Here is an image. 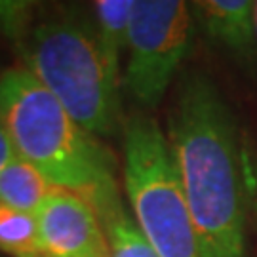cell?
<instances>
[{
    "instance_id": "cell-8",
    "label": "cell",
    "mask_w": 257,
    "mask_h": 257,
    "mask_svg": "<svg viewBox=\"0 0 257 257\" xmlns=\"http://www.w3.org/2000/svg\"><path fill=\"white\" fill-rule=\"evenodd\" d=\"M105 229L109 257H158L120 196L118 183L105 187L90 198Z\"/></svg>"
},
{
    "instance_id": "cell-9",
    "label": "cell",
    "mask_w": 257,
    "mask_h": 257,
    "mask_svg": "<svg viewBox=\"0 0 257 257\" xmlns=\"http://www.w3.org/2000/svg\"><path fill=\"white\" fill-rule=\"evenodd\" d=\"M52 191L54 185L18 155L0 172V204L6 208L35 215Z\"/></svg>"
},
{
    "instance_id": "cell-6",
    "label": "cell",
    "mask_w": 257,
    "mask_h": 257,
    "mask_svg": "<svg viewBox=\"0 0 257 257\" xmlns=\"http://www.w3.org/2000/svg\"><path fill=\"white\" fill-rule=\"evenodd\" d=\"M35 217L46 257H109L99 213L84 194L54 187Z\"/></svg>"
},
{
    "instance_id": "cell-7",
    "label": "cell",
    "mask_w": 257,
    "mask_h": 257,
    "mask_svg": "<svg viewBox=\"0 0 257 257\" xmlns=\"http://www.w3.org/2000/svg\"><path fill=\"white\" fill-rule=\"evenodd\" d=\"M194 23L215 44L242 63H251L257 54V33L251 0H200L191 4Z\"/></svg>"
},
{
    "instance_id": "cell-4",
    "label": "cell",
    "mask_w": 257,
    "mask_h": 257,
    "mask_svg": "<svg viewBox=\"0 0 257 257\" xmlns=\"http://www.w3.org/2000/svg\"><path fill=\"white\" fill-rule=\"evenodd\" d=\"M122 132L124 189L143 236L158 257H202L170 143L158 122L134 114Z\"/></svg>"
},
{
    "instance_id": "cell-2",
    "label": "cell",
    "mask_w": 257,
    "mask_h": 257,
    "mask_svg": "<svg viewBox=\"0 0 257 257\" xmlns=\"http://www.w3.org/2000/svg\"><path fill=\"white\" fill-rule=\"evenodd\" d=\"M0 122L16 155L50 183L84 194L116 185L114 160L23 67L0 73Z\"/></svg>"
},
{
    "instance_id": "cell-1",
    "label": "cell",
    "mask_w": 257,
    "mask_h": 257,
    "mask_svg": "<svg viewBox=\"0 0 257 257\" xmlns=\"http://www.w3.org/2000/svg\"><path fill=\"white\" fill-rule=\"evenodd\" d=\"M168 143L202 257H248L246 156L234 112L206 73L181 76Z\"/></svg>"
},
{
    "instance_id": "cell-12",
    "label": "cell",
    "mask_w": 257,
    "mask_h": 257,
    "mask_svg": "<svg viewBox=\"0 0 257 257\" xmlns=\"http://www.w3.org/2000/svg\"><path fill=\"white\" fill-rule=\"evenodd\" d=\"M42 4L27 0H0V37L14 48L21 44L33 27Z\"/></svg>"
},
{
    "instance_id": "cell-5",
    "label": "cell",
    "mask_w": 257,
    "mask_h": 257,
    "mask_svg": "<svg viewBox=\"0 0 257 257\" xmlns=\"http://www.w3.org/2000/svg\"><path fill=\"white\" fill-rule=\"evenodd\" d=\"M191 4L181 0H136L126 42L122 86L143 109H155L193 44Z\"/></svg>"
},
{
    "instance_id": "cell-3",
    "label": "cell",
    "mask_w": 257,
    "mask_h": 257,
    "mask_svg": "<svg viewBox=\"0 0 257 257\" xmlns=\"http://www.w3.org/2000/svg\"><path fill=\"white\" fill-rule=\"evenodd\" d=\"M29 71L88 134L112 136L120 126L122 74L109 65L92 19L73 10L40 8L16 48Z\"/></svg>"
},
{
    "instance_id": "cell-13",
    "label": "cell",
    "mask_w": 257,
    "mask_h": 257,
    "mask_svg": "<svg viewBox=\"0 0 257 257\" xmlns=\"http://www.w3.org/2000/svg\"><path fill=\"white\" fill-rule=\"evenodd\" d=\"M14 155H16L14 145H12V141H10L8 134H6V130L2 126V122H0V172L14 158Z\"/></svg>"
},
{
    "instance_id": "cell-14",
    "label": "cell",
    "mask_w": 257,
    "mask_h": 257,
    "mask_svg": "<svg viewBox=\"0 0 257 257\" xmlns=\"http://www.w3.org/2000/svg\"><path fill=\"white\" fill-rule=\"evenodd\" d=\"M253 16H255V33H257V2H253Z\"/></svg>"
},
{
    "instance_id": "cell-11",
    "label": "cell",
    "mask_w": 257,
    "mask_h": 257,
    "mask_svg": "<svg viewBox=\"0 0 257 257\" xmlns=\"http://www.w3.org/2000/svg\"><path fill=\"white\" fill-rule=\"evenodd\" d=\"M0 251L12 257H46L38 236L37 217L33 213L0 204Z\"/></svg>"
},
{
    "instance_id": "cell-10",
    "label": "cell",
    "mask_w": 257,
    "mask_h": 257,
    "mask_svg": "<svg viewBox=\"0 0 257 257\" xmlns=\"http://www.w3.org/2000/svg\"><path fill=\"white\" fill-rule=\"evenodd\" d=\"M136 0H97L92 4V23L109 65L120 73V57L126 50L128 29Z\"/></svg>"
}]
</instances>
